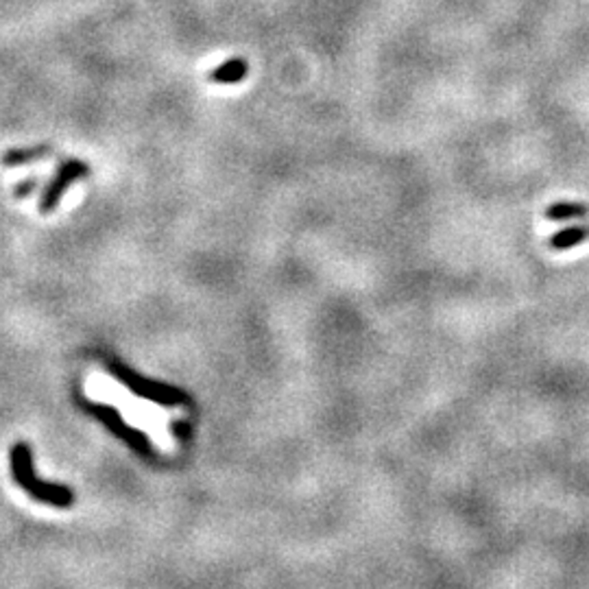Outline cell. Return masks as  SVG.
I'll return each instance as SVG.
<instances>
[{"label":"cell","instance_id":"cell-1","mask_svg":"<svg viewBox=\"0 0 589 589\" xmlns=\"http://www.w3.org/2000/svg\"><path fill=\"white\" fill-rule=\"evenodd\" d=\"M12 471L15 482L24 491H29L35 500L55 504V507H71L74 498L71 489L37 479L33 471V456H31V448L26 443H18L12 450Z\"/></svg>","mask_w":589,"mask_h":589},{"label":"cell","instance_id":"cell-2","mask_svg":"<svg viewBox=\"0 0 589 589\" xmlns=\"http://www.w3.org/2000/svg\"><path fill=\"white\" fill-rule=\"evenodd\" d=\"M109 369L114 371V374L119 375V380L123 382V385L129 386L136 395L147 397V400H153V402H160V404H182L184 402L185 395H182L177 389H171V386L156 385V382H148L145 378H140V375H136L134 371L127 369L125 365H120L119 360L109 363Z\"/></svg>","mask_w":589,"mask_h":589},{"label":"cell","instance_id":"cell-3","mask_svg":"<svg viewBox=\"0 0 589 589\" xmlns=\"http://www.w3.org/2000/svg\"><path fill=\"white\" fill-rule=\"evenodd\" d=\"M88 175V166L83 162H66L63 166L60 168V173H57V177L52 179L49 188L44 190V195H42V201H40V212L42 214H49L51 210H55V205L60 204L62 195L66 193L68 184L71 182H77V179L86 177Z\"/></svg>","mask_w":589,"mask_h":589},{"label":"cell","instance_id":"cell-4","mask_svg":"<svg viewBox=\"0 0 589 589\" xmlns=\"http://www.w3.org/2000/svg\"><path fill=\"white\" fill-rule=\"evenodd\" d=\"M92 413L100 419V422L105 423V426H108L111 430V432H116L120 439H125L127 443L134 445L138 452H142V454L148 452V442H147L145 434H140L134 428H127L125 423H123V419L119 417V413H116L114 408H109V406H92Z\"/></svg>","mask_w":589,"mask_h":589},{"label":"cell","instance_id":"cell-5","mask_svg":"<svg viewBox=\"0 0 589 589\" xmlns=\"http://www.w3.org/2000/svg\"><path fill=\"white\" fill-rule=\"evenodd\" d=\"M249 66L247 60L242 57H233V60H227L225 63H221L219 68L210 72V79L214 83H223V86H232V83H241L242 79L247 77Z\"/></svg>","mask_w":589,"mask_h":589},{"label":"cell","instance_id":"cell-6","mask_svg":"<svg viewBox=\"0 0 589 589\" xmlns=\"http://www.w3.org/2000/svg\"><path fill=\"white\" fill-rule=\"evenodd\" d=\"M49 156V147H37V148H26V151H12L5 156V164L7 166H15V164H24L31 160H37V157Z\"/></svg>","mask_w":589,"mask_h":589},{"label":"cell","instance_id":"cell-7","mask_svg":"<svg viewBox=\"0 0 589 589\" xmlns=\"http://www.w3.org/2000/svg\"><path fill=\"white\" fill-rule=\"evenodd\" d=\"M585 236H587V230H583V227H572V230L556 233V236L553 238V247H556V249L575 247L576 242H581Z\"/></svg>","mask_w":589,"mask_h":589},{"label":"cell","instance_id":"cell-8","mask_svg":"<svg viewBox=\"0 0 589 589\" xmlns=\"http://www.w3.org/2000/svg\"><path fill=\"white\" fill-rule=\"evenodd\" d=\"M581 214H585V208L575 204H556L548 210L550 219H572V216H581Z\"/></svg>","mask_w":589,"mask_h":589},{"label":"cell","instance_id":"cell-9","mask_svg":"<svg viewBox=\"0 0 589 589\" xmlns=\"http://www.w3.org/2000/svg\"><path fill=\"white\" fill-rule=\"evenodd\" d=\"M35 184H37L35 179H29V182L20 184V185H18V190H15V196H24V195H29L31 190H33V185H35Z\"/></svg>","mask_w":589,"mask_h":589}]
</instances>
